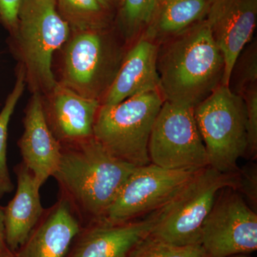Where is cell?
<instances>
[{
    "instance_id": "6da1fadb",
    "label": "cell",
    "mask_w": 257,
    "mask_h": 257,
    "mask_svg": "<svg viewBox=\"0 0 257 257\" xmlns=\"http://www.w3.org/2000/svg\"><path fill=\"white\" fill-rule=\"evenodd\" d=\"M136 167L111 155L93 137L62 145L53 177L60 197L68 203L82 227L104 218Z\"/></svg>"
},
{
    "instance_id": "7a4b0ae2",
    "label": "cell",
    "mask_w": 257,
    "mask_h": 257,
    "mask_svg": "<svg viewBox=\"0 0 257 257\" xmlns=\"http://www.w3.org/2000/svg\"><path fill=\"white\" fill-rule=\"evenodd\" d=\"M157 67L169 102L194 107L221 85L224 59L207 20L159 44Z\"/></svg>"
},
{
    "instance_id": "3957f363",
    "label": "cell",
    "mask_w": 257,
    "mask_h": 257,
    "mask_svg": "<svg viewBox=\"0 0 257 257\" xmlns=\"http://www.w3.org/2000/svg\"><path fill=\"white\" fill-rule=\"evenodd\" d=\"M65 45L60 84L101 104L128 45L113 25L72 31Z\"/></svg>"
},
{
    "instance_id": "277c9868",
    "label": "cell",
    "mask_w": 257,
    "mask_h": 257,
    "mask_svg": "<svg viewBox=\"0 0 257 257\" xmlns=\"http://www.w3.org/2000/svg\"><path fill=\"white\" fill-rule=\"evenodd\" d=\"M70 33L55 0H24L12 35L33 93L50 94L57 85L52 71L54 55L67 43Z\"/></svg>"
},
{
    "instance_id": "5b68a950",
    "label": "cell",
    "mask_w": 257,
    "mask_h": 257,
    "mask_svg": "<svg viewBox=\"0 0 257 257\" xmlns=\"http://www.w3.org/2000/svg\"><path fill=\"white\" fill-rule=\"evenodd\" d=\"M164 101L157 90L131 96L114 105H101L94 138L119 160L135 167L150 165L149 142Z\"/></svg>"
},
{
    "instance_id": "8992f818",
    "label": "cell",
    "mask_w": 257,
    "mask_h": 257,
    "mask_svg": "<svg viewBox=\"0 0 257 257\" xmlns=\"http://www.w3.org/2000/svg\"><path fill=\"white\" fill-rule=\"evenodd\" d=\"M238 186L234 172L224 173L209 166L200 169L161 209L150 236L176 245L200 244L203 224L218 194L225 188L236 190Z\"/></svg>"
},
{
    "instance_id": "52a82bcc",
    "label": "cell",
    "mask_w": 257,
    "mask_h": 257,
    "mask_svg": "<svg viewBox=\"0 0 257 257\" xmlns=\"http://www.w3.org/2000/svg\"><path fill=\"white\" fill-rule=\"evenodd\" d=\"M199 133L207 151L209 167L232 173L247 150L246 111L241 96L225 85L194 107Z\"/></svg>"
},
{
    "instance_id": "ba28073f",
    "label": "cell",
    "mask_w": 257,
    "mask_h": 257,
    "mask_svg": "<svg viewBox=\"0 0 257 257\" xmlns=\"http://www.w3.org/2000/svg\"><path fill=\"white\" fill-rule=\"evenodd\" d=\"M148 152L151 164L162 168L199 170L209 166L194 107L164 101L152 128Z\"/></svg>"
},
{
    "instance_id": "9c48e42d",
    "label": "cell",
    "mask_w": 257,
    "mask_h": 257,
    "mask_svg": "<svg viewBox=\"0 0 257 257\" xmlns=\"http://www.w3.org/2000/svg\"><path fill=\"white\" fill-rule=\"evenodd\" d=\"M199 170H170L153 164L136 167L101 221L121 224L160 210Z\"/></svg>"
},
{
    "instance_id": "30bf717a",
    "label": "cell",
    "mask_w": 257,
    "mask_h": 257,
    "mask_svg": "<svg viewBox=\"0 0 257 257\" xmlns=\"http://www.w3.org/2000/svg\"><path fill=\"white\" fill-rule=\"evenodd\" d=\"M221 192L203 224L201 246L208 257H230L256 251V213L235 189L225 188Z\"/></svg>"
},
{
    "instance_id": "8fae6325",
    "label": "cell",
    "mask_w": 257,
    "mask_h": 257,
    "mask_svg": "<svg viewBox=\"0 0 257 257\" xmlns=\"http://www.w3.org/2000/svg\"><path fill=\"white\" fill-rule=\"evenodd\" d=\"M160 210L141 220L98 221L82 226L64 257H128L151 234Z\"/></svg>"
},
{
    "instance_id": "7c38bea8",
    "label": "cell",
    "mask_w": 257,
    "mask_h": 257,
    "mask_svg": "<svg viewBox=\"0 0 257 257\" xmlns=\"http://www.w3.org/2000/svg\"><path fill=\"white\" fill-rule=\"evenodd\" d=\"M206 20L224 57L222 85L228 87L235 61L256 30L257 0H211Z\"/></svg>"
},
{
    "instance_id": "4fadbf2b",
    "label": "cell",
    "mask_w": 257,
    "mask_h": 257,
    "mask_svg": "<svg viewBox=\"0 0 257 257\" xmlns=\"http://www.w3.org/2000/svg\"><path fill=\"white\" fill-rule=\"evenodd\" d=\"M45 105L49 126L61 145L85 141L94 137L101 101L80 95L57 82Z\"/></svg>"
},
{
    "instance_id": "5bb4252c",
    "label": "cell",
    "mask_w": 257,
    "mask_h": 257,
    "mask_svg": "<svg viewBox=\"0 0 257 257\" xmlns=\"http://www.w3.org/2000/svg\"><path fill=\"white\" fill-rule=\"evenodd\" d=\"M18 146L23 157L22 162L42 187L57 170L62 145L47 123L40 93H33L27 107L24 132Z\"/></svg>"
},
{
    "instance_id": "9a60e30c",
    "label": "cell",
    "mask_w": 257,
    "mask_h": 257,
    "mask_svg": "<svg viewBox=\"0 0 257 257\" xmlns=\"http://www.w3.org/2000/svg\"><path fill=\"white\" fill-rule=\"evenodd\" d=\"M81 228L72 208L59 196L52 207L45 209L28 238L15 251V257H64Z\"/></svg>"
},
{
    "instance_id": "2e32d148",
    "label": "cell",
    "mask_w": 257,
    "mask_h": 257,
    "mask_svg": "<svg viewBox=\"0 0 257 257\" xmlns=\"http://www.w3.org/2000/svg\"><path fill=\"white\" fill-rule=\"evenodd\" d=\"M158 45L141 35L128 47L101 105H114L127 98L159 90Z\"/></svg>"
},
{
    "instance_id": "e0dca14e",
    "label": "cell",
    "mask_w": 257,
    "mask_h": 257,
    "mask_svg": "<svg viewBox=\"0 0 257 257\" xmlns=\"http://www.w3.org/2000/svg\"><path fill=\"white\" fill-rule=\"evenodd\" d=\"M14 170L18 183L16 192L3 209L7 241L15 252L28 238L45 209L40 200L41 186L31 171L22 162Z\"/></svg>"
},
{
    "instance_id": "ac0fdd59",
    "label": "cell",
    "mask_w": 257,
    "mask_h": 257,
    "mask_svg": "<svg viewBox=\"0 0 257 257\" xmlns=\"http://www.w3.org/2000/svg\"><path fill=\"white\" fill-rule=\"evenodd\" d=\"M211 0H159L143 35L157 45L177 36L207 18Z\"/></svg>"
},
{
    "instance_id": "d6986e66",
    "label": "cell",
    "mask_w": 257,
    "mask_h": 257,
    "mask_svg": "<svg viewBox=\"0 0 257 257\" xmlns=\"http://www.w3.org/2000/svg\"><path fill=\"white\" fill-rule=\"evenodd\" d=\"M159 0H119L114 27L128 47L143 35L156 12Z\"/></svg>"
},
{
    "instance_id": "ffe728a7",
    "label": "cell",
    "mask_w": 257,
    "mask_h": 257,
    "mask_svg": "<svg viewBox=\"0 0 257 257\" xmlns=\"http://www.w3.org/2000/svg\"><path fill=\"white\" fill-rule=\"evenodd\" d=\"M61 16L71 31L112 25L113 15L98 0H55Z\"/></svg>"
},
{
    "instance_id": "44dd1931",
    "label": "cell",
    "mask_w": 257,
    "mask_h": 257,
    "mask_svg": "<svg viewBox=\"0 0 257 257\" xmlns=\"http://www.w3.org/2000/svg\"><path fill=\"white\" fill-rule=\"evenodd\" d=\"M26 84L25 71L20 65L17 74L14 87L8 96L4 106L0 111V199L4 197L5 194L13 192L14 189L7 158L8 127L15 107L23 95Z\"/></svg>"
},
{
    "instance_id": "7402d4cb",
    "label": "cell",
    "mask_w": 257,
    "mask_h": 257,
    "mask_svg": "<svg viewBox=\"0 0 257 257\" xmlns=\"http://www.w3.org/2000/svg\"><path fill=\"white\" fill-rule=\"evenodd\" d=\"M257 86V43L253 40L238 56L230 76V90L240 96Z\"/></svg>"
},
{
    "instance_id": "603a6c76",
    "label": "cell",
    "mask_w": 257,
    "mask_h": 257,
    "mask_svg": "<svg viewBox=\"0 0 257 257\" xmlns=\"http://www.w3.org/2000/svg\"><path fill=\"white\" fill-rule=\"evenodd\" d=\"M128 257H208L200 244L176 245L149 236Z\"/></svg>"
},
{
    "instance_id": "cb8c5ba5",
    "label": "cell",
    "mask_w": 257,
    "mask_h": 257,
    "mask_svg": "<svg viewBox=\"0 0 257 257\" xmlns=\"http://www.w3.org/2000/svg\"><path fill=\"white\" fill-rule=\"evenodd\" d=\"M241 97L244 101L246 111V154L254 157L257 151V86L248 89Z\"/></svg>"
},
{
    "instance_id": "d4e9b609",
    "label": "cell",
    "mask_w": 257,
    "mask_h": 257,
    "mask_svg": "<svg viewBox=\"0 0 257 257\" xmlns=\"http://www.w3.org/2000/svg\"><path fill=\"white\" fill-rule=\"evenodd\" d=\"M24 0H0V22L12 34L16 30Z\"/></svg>"
},
{
    "instance_id": "484cf974",
    "label": "cell",
    "mask_w": 257,
    "mask_h": 257,
    "mask_svg": "<svg viewBox=\"0 0 257 257\" xmlns=\"http://www.w3.org/2000/svg\"><path fill=\"white\" fill-rule=\"evenodd\" d=\"M0 257H15L6 239L4 221V209L0 205Z\"/></svg>"
},
{
    "instance_id": "4316f807",
    "label": "cell",
    "mask_w": 257,
    "mask_h": 257,
    "mask_svg": "<svg viewBox=\"0 0 257 257\" xmlns=\"http://www.w3.org/2000/svg\"><path fill=\"white\" fill-rule=\"evenodd\" d=\"M101 5L111 15H114L117 9L119 0H98Z\"/></svg>"
},
{
    "instance_id": "83f0119b",
    "label": "cell",
    "mask_w": 257,
    "mask_h": 257,
    "mask_svg": "<svg viewBox=\"0 0 257 257\" xmlns=\"http://www.w3.org/2000/svg\"><path fill=\"white\" fill-rule=\"evenodd\" d=\"M234 257H250V256H244V255H240V256H234Z\"/></svg>"
}]
</instances>
